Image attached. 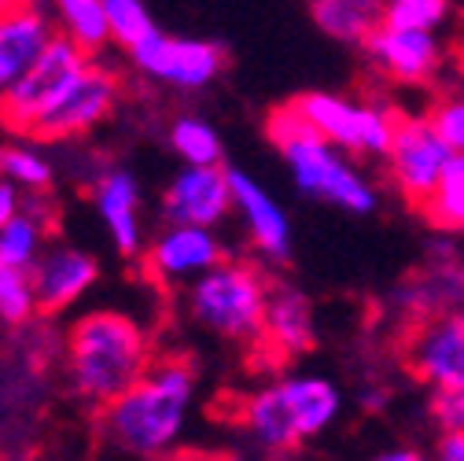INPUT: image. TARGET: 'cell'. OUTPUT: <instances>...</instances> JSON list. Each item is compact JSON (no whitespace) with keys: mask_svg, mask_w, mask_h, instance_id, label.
<instances>
[{"mask_svg":"<svg viewBox=\"0 0 464 461\" xmlns=\"http://www.w3.org/2000/svg\"><path fill=\"white\" fill-rule=\"evenodd\" d=\"M196 402V369L185 358H162L103 407V439L130 457L162 461L181 443Z\"/></svg>","mask_w":464,"mask_h":461,"instance_id":"cell-1","label":"cell"},{"mask_svg":"<svg viewBox=\"0 0 464 461\" xmlns=\"http://www.w3.org/2000/svg\"><path fill=\"white\" fill-rule=\"evenodd\" d=\"M266 137L280 152L287 174H292V185L306 200L339 207V211L358 214V218L376 214L380 192H376L372 178L365 174V170H358L351 159H346L343 148H335L332 141H324L292 103L269 111Z\"/></svg>","mask_w":464,"mask_h":461,"instance_id":"cell-2","label":"cell"},{"mask_svg":"<svg viewBox=\"0 0 464 461\" xmlns=\"http://www.w3.org/2000/svg\"><path fill=\"white\" fill-rule=\"evenodd\" d=\"M148 366V332L126 310H89L67 332V377L92 407H107L130 391Z\"/></svg>","mask_w":464,"mask_h":461,"instance_id":"cell-3","label":"cell"},{"mask_svg":"<svg viewBox=\"0 0 464 461\" xmlns=\"http://www.w3.org/2000/svg\"><path fill=\"white\" fill-rule=\"evenodd\" d=\"M343 414V391L321 373H287L244 398L240 425L251 443L266 454H287L321 432Z\"/></svg>","mask_w":464,"mask_h":461,"instance_id":"cell-4","label":"cell"},{"mask_svg":"<svg viewBox=\"0 0 464 461\" xmlns=\"http://www.w3.org/2000/svg\"><path fill=\"white\" fill-rule=\"evenodd\" d=\"M269 277L240 259H225L181 288L185 318L221 343H255L266 332Z\"/></svg>","mask_w":464,"mask_h":461,"instance_id":"cell-5","label":"cell"},{"mask_svg":"<svg viewBox=\"0 0 464 461\" xmlns=\"http://www.w3.org/2000/svg\"><path fill=\"white\" fill-rule=\"evenodd\" d=\"M292 107L303 119L335 148L346 155H365V159H387L398 111L380 103H354L343 100L339 93H303L292 100Z\"/></svg>","mask_w":464,"mask_h":461,"instance_id":"cell-6","label":"cell"},{"mask_svg":"<svg viewBox=\"0 0 464 461\" xmlns=\"http://www.w3.org/2000/svg\"><path fill=\"white\" fill-rule=\"evenodd\" d=\"M114 100H119V78H114V71L89 60V67L82 74H74L60 93H52L41 103V111L26 123L23 137L37 141V144L82 137L107 119Z\"/></svg>","mask_w":464,"mask_h":461,"instance_id":"cell-7","label":"cell"},{"mask_svg":"<svg viewBox=\"0 0 464 461\" xmlns=\"http://www.w3.org/2000/svg\"><path fill=\"white\" fill-rule=\"evenodd\" d=\"M453 155L457 152L442 141V133L435 130L428 114H398L394 141L387 152V174L394 192L413 211H420L439 189Z\"/></svg>","mask_w":464,"mask_h":461,"instance_id":"cell-8","label":"cell"},{"mask_svg":"<svg viewBox=\"0 0 464 461\" xmlns=\"http://www.w3.org/2000/svg\"><path fill=\"white\" fill-rule=\"evenodd\" d=\"M130 64L137 74L181 93H199L214 85L225 71V44L199 41V37H173L159 26L130 48Z\"/></svg>","mask_w":464,"mask_h":461,"instance_id":"cell-9","label":"cell"},{"mask_svg":"<svg viewBox=\"0 0 464 461\" xmlns=\"http://www.w3.org/2000/svg\"><path fill=\"white\" fill-rule=\"evenodd\" d=\"M405 369L431 391H464V307L431 310L410 329Z\"/></svg>","mask_w":464,"mask_h":461,"instance_id":"cell-10","label":"cell"},{"mask_svg":"<svg viewBox=\"0 0 464 461\" xmlns=\"http://www.w3.org/2000/svg\"><path fill=\"white\" fill-rule=\"evenodd\" d=\"M89 60H96V55H89L67 34H55L52 44L41 52V60L15 85H8L5 93H0V126L23 137L26 123L41 111V103L52 93H60L74 74H82L89 67Z\"/></svg>","mask_w":464,"mask_h":461,"instance_id":"cell-11","label":"cell"},{"mask_svg":"<svg viewBox=\"0 0 464 461\" xmlns=\"http://www.w3.org/2000/svg\"><path fill=\"white\" fill-rule=\"evenodd\" d=\"M162 221H178V225H225L237 214L232 203V185H228V166H188L181 162L169 174L162 196Z\"/></svg>","mask_w":464,"mask_h":461,"instance_id":"cell-12","label":"cell"},{"mask_svg":"<svg viewBox=\"0 0 464 461\" xmlns=\"http://www.w3.org/2000/svg\"><path fill=\"white\" fill-rule=\"evenodd\" d=\"M218 262H225V244L210 225L166 221L144 251V270L166 288H185Z\"/></svg>","mask_w":464,"mask_h":461,"instance_id":"cell-13","label":"cell"},{"mask_svg":"<svg viewBox=\"0 0 464 461\" xmlns=\"http://www.w3.org/2000/svg\"><path fill=\"white\" fill-rule=\"evenodd\" d=\"M92 207L122 259H144L148 233L140 218V181L130 166H103L92 178Z\"/></svg>","mask_w":464,"mask_h":461,"instance_id":"cell-14","label":"cell"},{"mask_svg":"<svg viewBox=\"0 0 464 461\" xmlns=\"http://www.w3.org/2000/svg\"><path fill=\"white\" fill-rule=\"evenodd\" d=\"M228 185H232V203L247 229V240L266 262H287L292 259V221H287L284 203L240 166H228Z\"/></svg>","mask_w":464,"mask_h":461,"instance_id":"cell-15","label":"cell"},{"mask_svg":"<svg viewBox=\"0 0 464 461\" xmlns=\"http://www.w3.org/2000/svg\"><path fill=\"white\" fill-rule=\"evenodd\" d=\"M362 48L398 85H428L442 71V44L431 30H401L383 23Z\"/></svg>","mask_w":464,"mask_h":461,"instance_id":"cell-16","label":"cell"},{"mask_svg":"<svg viewBox=\"0 0 464 461\" xmlns=\"http://www.w3.org/2000/svg\"><path fill=\"white\" fill-rule=\"evenodd\" d=\"M30 277H34L41 314H63L100 280V262H96V255H89L74 244H52V248H44V255L37 259Z\"/></svg>","mask_w":464,"mask_h":461,"instance_id":"cell-17","label":"cell"},{"mask_svg":"<svg viewBox=\"0 0 464 461\" xmlns=\"http://www.w3.org/2000/svg\"><path fill=\"white\" fill-rule=\"evenodd\" d=\"M55 34H60L55 30V19L37 0L26 8L0 15V93L15 85L41 60V52L52 44Z\"/></svg>","mask_w":464,"mask_h":461,"instance_id":"cell-18","label":"cell"},{"mask_svg":"<svg viewBox=\"0 0 464 461\" xmlns=\"http://www.w3.org/2000/svg\"><path fill=\"white\" fill-rule=\"evenodd\" d=\"M262 343L276 358H299L314 351L317 343V321L314 303L295 284H273L269 307H266V332Z\"/></svg>","mask_w":464,"mask_h":461,"instance_id":"cell-19","label":"cell"},{"mask_svg":"<svg viewBox=\"0 0 464 461\" xmlns=\"http://www.w3.org/2000/svg\"><path fill=\"white\" fill-rule=\"evenodd\" d=\"M387 0H310V15L321 34L339 44H365L376 26H383Z\"/></svg>","mask_w":464,"mask_h":461,"instance_id":"cell-20","label":"cell"},{"mask_svg":"<svg viewBox=\"0 0 464 461\" xmlns=\"http://www.w3.org/2000/svg\"><path fill=\"white\" fill-rule=\"evenodd\" d=\"M48 15L55 19V30L82 44L89 55H100L107 44H114L103 0H48Z\"/></svg>","mask_w":464,"mask_h":461,"instance_id":"cell-21","label":"cell"},{"mask_svg":"<svg viewBox=\"0 0 464 461\" xmlns=\"http://www.w3.org/2000/svg\"><path fill=\"white\" fill-rule=\"evenodd\" d=\"M44 225H48V214L34 207V196H30L8 225H0V262L34 270L37 259L44 255Z\"/></svg>","mask_w":464,"mask_h":461,"instance_id":"cell-22","label":"cell"},{"mask_svg":"<svg viewBox=\"0 0 464 461\" xmlns=\"http://www.w3.org/2000/svg\"><path fill=\"white\" fill-rule=\"evenodd\" d=\"M169 148L188 166H221L225 144L203 114H178L169 123Z\"/></svg>","mask_w":464,"mask_h":461,"instance_id":"cell-23","label":"cell"},{"mask_svg":"<svg viewBox=\"0 0 464 461\" xmlns=\"http://www.w3.org/2000/svg\"><path fill=\"white\" fill-rule=\"evenodd\" d=\"M0 178H8L12 185H19L30 196H41L55 181V166L37 148V141H15V144L0 148Z\"/></svg>","mask_w":464,"mask_h":461,"instance_id":"cell-24","label":"cell"},{"mask_svg":"<svg viewBox=\"0 0 464 461\" xmlns=\"http://www.w3.org/2000/svg\"><path fill=\"white\" fill-rule=\"evenodd\" d=\"M424 221L439 233H464V155L457 152L431 200L420 207Z\"/></svg>","mask_w":464,"mask_h":461,"instance_id":"cell-25","label":"cell"},{"mask_svg":"<svg viewBox=\"0 0 464 461\" xmlns=\"http://www.w3.org/2000/svg\"><path fill=\"white\" fill-rule=\"evenodd\" d=\"M34 314H41V307H37L30 270L0 262V321L26 325V321H34Z\"/></svg>","mask_w":464,"mask_h":461,"instance_id":"cell-26","label":"cell"},{"mask_svg":"<svg viewBox=\"0 0 464 461\" xmlns=\"http://www.w3.org/2000/svg\"><path fill=\"white\" fill-rule=\"evenodd\" d=\"M103 15H107V26H111V41L119 48H126V52L155 30L148 0H103Z\"/></svg>","mask_w":464,"mask_h":461,"instance_id":"cell-27","label":"cell"},{"mask_svg":"<svg viewBox=\"0 0 464 461\" xmlns=\"http://www.w3.org/2000/svg\"><path fill=\"white\" fill-rule=\"evenodd\" d=\"M453 5L450 0H387L383 5V23L401 26V30H439L450 19Z\"/></svg>","mask_w":464,"mask_h":461,"instance_id":"cell-28","label":"cell"},{"mask_svg":"<svg viewBox=\"0 0 464 461\" xmlns=\"http://www.w3.org/2000/svg\"><path fill=\"white\" fill-rule=\"evenodd\" d=\"M428 119L442 133V141L464 155V96H442L428 107Z\"/></svg>","mask_w":464,"mask_h":461,"instance_id":"cell-29","label":"cell"},{"mask_svg":"<svg viewBox=\"0 0 464 461\" xmlns=\"http://www.w3.org/2000/svg\"><path fill=\"white\" fill-rule=\"evenodd\" d=\"M428 410L442 432H464V391H431Z\"/></svg>","mask_w":464,"mask_h":461,"instance_id":"cell-30","label":"cell"},{"mask_svg":"<svg viewBox=\"0 0 464 461\" xmlns=\"http://www.w3.org/2000/svg\"><path fill=\"white\" fill-rule=\"evenodd\" d=\"M23 189L19 185H12L8 178H0V225H8L19 211H23Z\"/></svg>","mask_w":464,"mask_h":461,"instance_id":"cell-31","label":"cell"},{"mask_svg":"<svg viewBox=\"0 0 464 461\" xmlns=\"http://www.w3.org/2000/svg\"><path fill=\"white\" fill-rule=\"evenodd\" d=\"M435 461H464V432H442L435 446Z\"/></svg>","mask_w":464,"mask_h":461,"instance_id":"cell-32","label":"cell"},{"mask_svg":"<svg viewBox=\"0 0 464 461\" xmlns=\"http://www.w3.org/2000/svg\"><path fill=\"white\" fill-rule=\"evenodd\" d=\"M372 461H431V457H424V454H420V450H413V446H394V450L376 454Z\"/></svg>","mask_w":464,"mask_h":461,"instance_id":"cell-33","label":"cell"},{"mask_svg":"<svg viewBox=\"0 0 464 461\" xmlns=\"http://www.w3.org/2000/svg\"><path fill=\"white\" fill-rule=\"evenodd\" d=\"M26 5H34V0H0V15H8L15 8H26Z\"/></svg>","mask_w":464,"mask_h":461,"instance_id":"cell-34","label":"cell"},{"mask_svg":"<svg viewBox=\"0 0 464 461\" xmlns=\"http://www.w3.org/2000/svg\"><path fill=\"white\" fill-rule=\"evenodd\" d=\"M162 461H214V457H203V454H169Z\"/></svg>","mask_w":464,"mask_h":461,"instance_id":"cell-35","label":"cell"},{"mask_svg":"<svg viewBox=\"0 0 464 461\" xmlns=\"http://www.w3.org/2000/svg\"><path fill=\"white\" fill-rule=\"evenodd\" d=\"M453 64H457V74H460V78H464V44H460V48H457V55H453Z\"/></svg>","mask_w":464,"mask_h":461,"instance_id":"cell-36","label":"cell"}]
</instances>
